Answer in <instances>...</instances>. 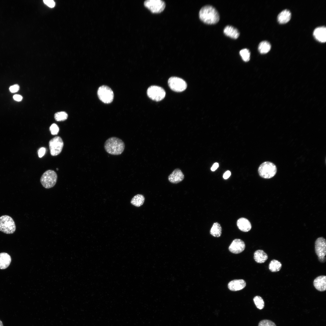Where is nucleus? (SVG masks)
I'll list each match as a JSON object with an SVG mask.
<instances>
[{
  "label": "nucleus",
  "instance_id": "obj_1",
  "mask_svg": "<svg viewBox=\"0 0 326 326\" xmlns=\"http://www.w3.org/2000/svg\"><path fill=\"white\" fill-rule=\"evenodd\" d=\"M200 19L207 24L217 23L219 20V15L217 10L213 6L206 5L202 7L199 14Z\"/></svg>",
  "mask_w": 326,
  "mask_h": 326
},
{
  "label": "nucleus",
  "instance_id": "obj_2",
  "mask_svg": "<svg viewBox=\"0 0 326 326\" xmlns=\"http://www.w3.org/2000/svg\"><path fill=\"white\" fill-rule=\"evenodd\" d=\"M125 144L120 139L112 137L107 139L104 144V148L108 154L113 155H121L124 151Z\"/></svg>",
  "mask_w": 326,
  "mask_h": 326
},
{
  "label": "nucleus",
  "instance_id": "obj_3",
  "mask_svg": "<svg viewBox=\"0 0 326 326\" xmlns=\"http://www.w3.org/2000/svg\"><path fill=\"white\" fill-rule=\"evenodd\" d=\"M277 171L276 166L273 163L265 161L261 164L258 169V172L261 177L270 179L274 176Z\"/></svg>",
  "mask_w": 326,
  "mask_h": 326
},
{
  "label": "nucleus",
  "instance_id": "obj_4",
  "mask_svg": "<svg viewBox=\"0 0 326 326\" xmlns=\"http://www.w3.org/2000/svg\"><path fill=\"white\" fill-rule=\"evenodd\" d=\"M16 229L15 222L11 216L7 215L0 217V231L6 234L13 233Z\"/></svg>",
  "mask_w": 326,
  "mask_h": 326
},
{
  "label": "nucleus",
  "instance_id": "obj_5",
  "mask_svg": "<svg viewBox=\"0 0 326 326\" xmlns=\"http://www.w3.org/2000/svg\"><path fill=\"white\" fill-rule=\"evenodd\" d=\"M57 179V175L56 172L49 170L45 171L41 176L40 182L44 188L49 189L53 187Z\"/></svg>",
  "mask_w": 326,
  "mask_h": 326
},
{
  "label": "nucleus",
  "instance_id": "obj_6",
  "mask_svg": "<svg viewBox=\"0 0 326 326\" xmlns=\"http://www.w3.org/2000/svg\"><path fill=\"white\" fill-rule=\"evenodd\" d=\"M97 94L100 100L105 104H109L113 101L114 94L112 89L106 85H102L98 88Z\"/></svg>",
  "mask_w": 326,
  "mask_h": 326
},
{
  "label": "nucleus",
  "instance_id": "obj_7",
  "mask_svg": "<svg viewBox=\"0 0 326 326\" xmlns=\"http://www.w3.org/2000/svg\"><path fill=\"white\" fill-rule=\"evenodd\" d=\"M63 145L62 139L59 136H56L51 139L49 142L51 155L55 156L59 155L62 151Z\"/></svg>",
  "mask_w": 326,
  "mask_h": 326
},
{
  "label": "nucleus",
  "instance_id": "obj_8",
  "mask_svg": "<svg viewBox=\"0 0 326 326\" xmlns=\"http://www.w3.org/2000/svg\"><path fill=\"white\" fill-rule=\"evenodd\" d=\"M165 92L161 87L155 85L149 87L147 90L148 96L153 100L161 101L165 96Z\"/></svg>",
  "mask_w": 326,
  "mask_h": 326
},
{
  "label": "nucleus",
  "instance_id": "obj_9",
  "mask_svg": "<svg viewBox=\"0 0 326 326\" xmlns=\"http://www.w3.org/2000/svg\"><path fill=\"white\" fill-rule=\"evenodd\" d=\"M168 85L173 91L177 92H182L185 90L187 87V84L182 79L176 77H170L168 81Z\"/></svg>",
  "mask_w": 326,
  "mask_h": 326
},
{
  "label": "nucleus",
  "instance_id": "obj_10",
  "mask_svg": "<svg viewBox=\"0 0 326 326\" xmlns=\"http://www.w3.org/2000/svg\"><path fill=\"white\" fill-rule=\"evenodd\" d=\"M144 5L153 13L161 12L165 7V2L161 0H146L145 1Z\"/></svg>",
  "mask_w": 326,
  "mask_h": 326
},
{
  "label": "nucleus",
  "instance_id": "obj_11",
  "mask_svg": "<svg viewBox=\"0 0 326 326\" xmlns=\"http://www.w3.org/2000/svg\"><path fill=\"white\" fill-rule=\"evenodd\" d=\"M315 251L318 257H325L326 254V241L324 238L320 237L316 240Z\"/></svg>",
  "mask_w": 326,
  "mask_h": 326
},
{
  "label": "nucleus",
  "instance_id": "obj_12",
  "mask_svg": "<svg viewBox=\"0 0 326 326\" xmlns=\"http://www.w3.org/2000/svg\"><path fill=\"white\" fill-rule=\"evenodd\" d=\"M245 244L242 240L235 239L233 240L229 247V251L232 253L238 254L242 252L245 248Z\"/></svg>",
  "mask_w": 326,
  "mask_h": 326
},
{
  "label": "nucleus",
  "instance_id": "obj_13",
  "mask_svg": "<svg viewBox=\"0 0 326 326\" xmlns=\"http://www.w3.org/2000/svg\"><path fill=\"white\" fill-rule=\"evenodd\" d=\"M246 286V283L244 280L239 279L231 281L229 283L228 286L230 290L236 291L243 289Z\"/></svg>",
  "mask_w": 326,
  "mask_h": 326
},
{
  "label": "nucleus",
  "instance_id": "obj_14",
  "mask_svg": "<svg viewBox=\"0 0 326 326\" xmlns=\"http://www.w3.org/2000/svg\"><path fill=\"white\" fill-rule=\"evenodd\" d=\"M184 178V175L179 168L175 169L169 176L168 179L171 183L177 184L182 181Z\"/></svg>",
  "mask_w": 326,
  "mask_h": 326
},
{
  "label": "nucleus",
  "instance_id": "obj_15",
  "mask_svg": "<svg viewBox=\"0 0 326 326\" xmlns=\"http://www.w3.org/2000/svg\"><path fill=\"white\" fill-rule=\"evenodd\" d=\"M313 285L318 290L323 292L326 290V276L321 275L318 276L313 281Z\"/></svg>",
  "mask_w": 326,
  "mask_h": 326
},
{
  "label": "nucleus",
  "instance_id": "obj_16",
  "mask_svg": "<svg viewBox=\"0 0 326 326\" xmlns=\"http://www.w3.org/2000/svg\"><path fill=\"white\" fill-rule=\"evenodd\" d=\"M313 35L315 38L321 42H325L326 40V29L324 26L318 27L314 31Z\"/></svg>",
  "mask_w": 326,
  "mask_h": 326
},
{
  "label": "nucleus",
  "instance_id": "obj_17",
  "mask_svg": "<svg viewBox=\"0 0 326 326\" xmlns=\"http://www.w3.org/2000/svg\"><path fill=\"white\" fill-rule=\"evenodd\" d=\"M238 228L243 232H248L251 228V224L247 219L242 217L238 219L237 222Z\"/></svg>",
  "mask_w": 326,
  "mask_h": 326
},
{
  "label": "nucleus",
  "instance_id": "obj_18",
  "mask_svg": "<svg viewBox=\"0 0 326 326\" xmlns=\"http://www.w3.org/2000/svg\"><path fill=\"white\" fill-rule=\"evenodd\" d=\"M11 258L8 254L3 252L0 253V269H4L10 265Z\"/></svg>",
  "mask_w": 326,
  "mask_h": 326
},
{
  "label": "nucleus",
  "instance_id": "obj_19",
  "mask_svg": "<svg viewBox=\"0 0 326 326\" xmlns=\"http://www.w3.org/2000/svg\"><path fill=\"white\" fill-rule=\"evenodd\" d=\"M223 32L225 34L231 38L236 39L239 36V32L235 27L230 25H227L224 28Z\"/></svg>",
  "mask_w": 326,
  "mask_h": 326
},
{
  "label": "nucleus",
  "instance_id": "obj_20",
  "mask_svg": "<svg viewBox=\"0 0 326 326\" xmlns=\"http://www.w3.org/2000/svg\"><path fill=\"white\" fill-rule=\"evenodd\" d=\"M254 259L257 263H262L268 259L267 254L262 250L256 251L254 253Z\"/></svg>",
  "mask_w": 326,
  "mask_h": 326
},
{
  "label": "nucleus",
  "instance_id": "obj_21",
  "mask_svg": "<svg viewBox=\"0 0 326 326\" xmlns=\"http://www.w3.org/2000/svg\"><path fill=\"white\" fill-rule=\"evenodd\" d=\"M291 17L290 11L287 9L283 10L278 14L277 17L278 21L280 24H284L288 22Z\"/></svg>",
  "mask_w": 326,
  "mask_h": 326
},
{
  "label": "nucleus",
  "instance_id": "obj_22",
  "mask_svg": "<svg viewBox=\"0 0 326 326\" xmlns=\"http://www.w3.org/2000/svg\"><path fill=\"white\" fill-rule=\"evenodd\" d=\"M222 228L220 225L217 222H214L210 230V233L215 237H219L222 234Z\"/></svg>",
  "mask_w": 326,
  "mask_h": 326
},
{
  "label": "nucleus",
  "instance_id": "obj_23",
  "mask_svg": "<svg viewBox=\"0 0 326 326\" xmlns=\"http://www.w3.org/2000/svg\"><path fill=\"white\" fill-rule=\"evenodd\" d=\"M145 200L144 196L141 194H137L134 196L131 200V203L133 205L139 207L143 203Z\"/></svg>",
  "mask_w": 326,
  "mask_h": 326
},
{
  "label": "nucleus",
  "instance_id": "obj_24",
  "mask_svg": "<svg viewBox=\"0 0 326 326\" xmlns=\"http://www.w3.org/2000/svg\"><path fill=\"white\" fill-rule=\"evenodd\" d=\"M282 267V264L278 260L273 259L271 261L269 265V270L272 272L279 271Z\"/></svg>",
  "mask_w": 326,
  "mask_h": 326
},
{
  "label": "nucleus",
  "instance_id": "obj_25",
  "mask_svg": "<svg viewBox=\"0 0 326 326\" xmlns=\"http://www.w3.org/2000/svg\"><path fill=\"white\" fill-rule=\"evenodd\" d=\"M270 48L271 45L270 43L266 41L261 42L258 45V50L260 53L262 54L268 53L270 50Z\"/></svg>",
  "mask_w": 326,
  "mask_h": 326
},
{
  "label": "nucleus",
  "instance_id": "obj_26",
  "mask_svg": "<svg viewBox=\"0 0 326 326\" xmlns=\"http://www.w3.org/2000/svg\"><path fill=\"white\" fill-rule=\"evenodd\" d=\"M254 302L257 308L261 310L264 306V302L263 299L259 296H256L253 299Z\"/></svg>",
  "mask_w": 326,
  "mask_h": 326
},
{
  "label": "nucleus",
  "instance_id": "obj_27",
  "mask_svg": "<svg viewBox=\"0 0 326 326\" xmlns=\"http://www.w3.org/2000/svg\"><path fill=\"white\" fill-rule=\"evenodd\" d=\"M68 114L65 112L61 111L55 113L54 118L58 121H63L66 120L68 118Z\"/></svg>",
  "mask_w": 326,
  "mask_h": 326
},
{
  "label": "nucleus",
  "instance_id": "obj_28",
  "mask_svg": "<svg viewBox=\"0 0 326 326\" xmlns=\"http://www.w3.org/2000/svg\"><path fill=\"white\" fill-rule=\"evenodd\" d=\"M240 54L242 59L245 62L249 61L250 59V53L247 49H244L240 50Z\"/></svg>",
  "mask_w": 326,
  "mask_h": 326
},
{
  "label": "nucleus",
  "instance_id": "obj_29",
  "mask_svg": "<svg viewBox=\"0 0 326 326\" xmlns=\"http://www.w3.org/2000/svg\"><path fill=\"white\" fill-rule=\"evenodd\" d=\"M258 326H276L275 324L272 321L264 319L260 321Z\"/></svg>",
  "mask_w": 326,
  "mask_h": 326
},
{
  "label": "nucleus",
  "instance_id": "obj_30",
  "mask_svg": "<svg viewBox=\"0 0 326 326\" xmlns=\"http://www.w3.org/2000/svg\"><path fill=\"white\" fill-rule=\"evenodd\" d=\"M50 130L52 135H57L59 131L58 126L55 123L52 124L50 127Z\"/></svg>",
  "mask_w": 326,
  "mask_h": 326
},
{
  "label": "nucleus",
  "instance_id": "obj_31",
  "mask_svg": "<svg viewBox=\"0 0 326 326\" xmlns=\"http://www.w3.org/2000/svg\"><path fill=\"white\" fill-rule=\"evenodd\" d=\"M19 89V86L18 84L14 85L11 86L9 88V90L11 93L17 92Z\"/></svg>",
  "mask_w": 326,
  "mask_h": 326
},
{
  "label": "nucleus",
  "instance_id": "obj_32",
  "mask_svg": "<svg viewBox=\"0 0 326 326\" xmlns=\"http://www.w3.org/2000/svg\"><path fill=\"white\" fill-rule=\"evenodd\" d=\"M44 3L50 8L53 7L55 5L54 2L53 0H44Z\"/></svg>",
  "mask_w": 326,
  "mask_h": 326
},
{
  "label": "nucleus",
  "instance_id": "obj_33",
  "mask_svg": "<svg viewBox=\"0 0 326 326\" xmlns=\"http://www.w3.org/2000/svg\"><path fill=\"white\" fill-rule=\"evenodd\" d=\"M46 149L44 147L41 148L38 151V155L39 158L42 157L45 154Z\"/></svg>",
  "mask_w": 326,
  "mask_h": 326
},
{
  "label": "nucleus",
  "instance_id": "obj_34",
  "mask_svg": "<svg viewBox=\"0 0 326 326\" xmlns=\"http://www.w3.org/2000/svg\"><path fill=\"white\" fill-rule=\"evenodd\" d=\"M14 99L16 101H21L22 99V97L19 94H15L13 96Z\"/></svg>",
  "mask_w": 326,
  "mask_h": 326
},
{
  "label": "nucleus",
  "instance_id": "obj_35",
  "mask_svg": "<svg viewBox=\"0 0 326 326\" xmlns=\"http://www.w3.org/2000/svg\"><path fill=\"white\" fill-rule=\"evenodd\" d=\"M231 175V173L230 171H227L224 173L223 177L224 179H226L229 178Z\"/></svg>",
  "mask_w": 326,
  "mask_h": 326
},
{
  "label": "nucleus",
  "instance_id": "obj_36",
  "mask_svg": "<svg viewBox=\"0 0 326 326\" xmlns=\"http://www.w3.org/2000/svg\"><path fill=\"white\" fill-rule=\"evenodd\" d=\"M219 165L218 163H214L211 168V170L212 171H215L219 167Z\"/></svg>",
  "mask_w": 326,
  "mask_h": 326
},
{
  "label": "nucleus",
  "instance_id": "obj_37",
  "mask_svg": "<svg viewBox=\"0 0 326 326\" xmlns=\"http://www.w3.org/2000/svg\"><path fill=\"white\" fill-rule=\"evenodd\" d=\"M318 260L321 263H324L326 261V257H318Z\"/></svg>",
  "mask_w": 326,
  "mask_h": 326
},
{
  "label": "nucleus",
  "instance_id": "obj_38",
  "mask_svg": "<svg viewBox=\"0 0 326 326\" xmlns=\"http://www.w3.org/2000/svg\"><path fill=\"white\" fill-rule=\"evenodd\" d=\"M0 326H4L2 321L0 320Z\"/></svg>",
  "mask_w": 326,
  "mask_h": 326
},
{
  "label": "nucleus",
  "instance_id": "obj_39",
  "mask_svg": "<svg viewBox=\"0 0 326 326\" xmlns=\"http://www.w3.org/2000/svg\"><path fill=\"white\" fill-rule=\"evenodd\" d=\"M56 170H58V168H56Z\"/></svg>",
  "mask_w": 326,
  "mask_h": 326
}]
</instances>
